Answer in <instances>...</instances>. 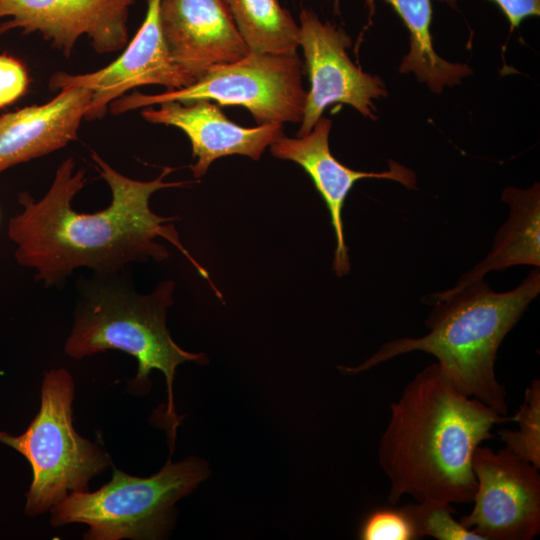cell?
I'll use <instances>...</instances> for the list:
<instances>
[{
    "label": "cell",
    "instance_id": "1",
    "mask_svg": "<svg viewBox=\"0 0 540 540\" xmlns=\"http://www.w3.org/2000/svg\"><path fill=\"white\" fill-rule=\"evenodd\" d=\"M100 176L110 187L109 206L93 213L72 207L73 198L86 183L85 170H75L72 157L58 166L46 194L34 200L19 195L23 210L10 218L7 234L16 245L17 263L33 269L37 282L62 287L73 272L88 268L97 275L123 272L132 263L160 262L169 253L156 240L161 237L176 246L211 285L207 271L183 247L175 227L178 217H162L150 208L153 193L189 182H167L174 169L165 167L151 181L129 178L103 160L91 155Z\"/></svg>",
    "mask_w": 540,
    "mask_h": 540
},
{
    "label": "cell",
    "instance_id": "2",
    "mask_svg": "<svg viewBox=\"0 0 540 540\" xmlns=\"http://www.w3.org/2000/svg\"><path fill=\"white\" fill-rule=\"evenodd\" d=\"M507 421L509 416L463 394L437 362L422 369L391 403L380 438L388 502L396 505L404 495L416 502H472L474 451L493 438L495 424Z\"/></svg>",
    "mask_w": 540,
    "mask_h": 540
},
{
    "label": "cell",
    "instance_id": "3",
    "mask_svg": "<svg viewBox=\"0 0 540 540\" xmlns=\"http://www.w3.org/2000/svg\"><path fill=\"white\" fill-rule=\"evenodd\" d=\"M540 292L539 268L513 290L495 292L484 279L449 294L429 296L434 308L421 337H403L384 343L356 367H339L356 374L397 356L421 351L437 363L466 396L508 416L506 391L497 380L495 361L502 341Z\"/></svg>",
    "mask_w": 540,
    "mask_h": 540
},
{
    "label": "cell",
    "instance_id": "4",
    "mask_svg": "<svg viewBox=\"0 0 540 540\" xmlns=\"http://www.w3.org/2000/svg\"><path fill=\"white\" fill-rule=\"evenodd\" d=\"M124 272L80 277L74 322L64 351L74 359L107 350L133 356L138 370L129 383V391L138 395L150 390L151 371H161L167 387L163 418L173 452L176 428L180 425L173 395L176 368L185 362L205 364L207 358L203 353L183 350L170 335L166 319L173 304L174 281H163L152 292L140 294Z\"/></svg>",
    "mask_w": 540,
    "mask_h": 540
},
{
    "label": "cell",
    "instance_id": "5",
    "mask_svg": "<svg viewBox=\"0 0 540 540\" xmlns=\"http://www.w3.org/2000/svg\"><path fill=\"white\" fill-rule=\"evenodd\" d=\"M209 475L207 464L191 456L169 458L150 477L131 476L113 467L111 480L98 490L73 491L51 510L53 527L83 523L85 540L163 538L174 520V505Z\"/></svg>",
    "mask_w": 540,
    "mask_h": 540
},
{
    "label": "cell",
    "instance_id": "6",
    "mask_svg": "<svg viewBox=\"0 0 540 540\" xmlns=\"http://www.w3.org/2000/svg\"><path fill=\"white\" fill-rule=\"evenodd\" d=\"M75 384L65 368L45 373L40 409L28 428L14 436L0 431V442L23 455L32 469L25 513L37 516L68 492L88 490V482L110 464L109 454L73 427Z\"/></svg>",
    "mask_w": 540,
    "mask_h": 540
},
{
    "label": "cell",
    "instance_id": "7",
    "mask_svg": "<svg viewBox=\"0 0 540 540\" xmlns=\"http://www.w3.org/2000/svg\"><path fill=\"white\" fill-rule=\"evenodd\" d=\"M307 92L302 86V62L298 54H268L250 51L244 58L219 64L184 88L148 95L139 92L121 96L110 104L114 115L176 101H215L248 109L256 122H301Z\"/></svg>",
    "mask_w": 540,
    "mask_h": 540
},
{
    "label": "cell",
    "instance_id": "8",
    "mask_svg": "<svg viewBox=\"0 0 540 540\" xmlns=\"http://www.w3.org/2000/svg\"><path fill=\"white\" fill-rule=\"evenodd\" d=\"M471 512L459 521L484 540H532L540 533L539 469L506 448L478 446Z\"/></svg>",
    "mask_w": 540,
    "mask_h": 540
},
{
    "label": "cell",
    "instance_id": "9",
    "mask_svg": "<svg viewBox=\"0 0 540 540\" xmlns=\"http://www.w3.org/2000/svg\"><path fill=\"white\" fill-rule=\"evenodd\" d=\"M299 46L302 47L310 90L297 136L308 134L325 109L347 104L364 117L377 119L373 100L387 96L383 81L361 70L346 51L351 39L342 29L321 21L308 9L299 14Z\"/></svg>",
    "mask_w": 540,
    "mask_h": 540
},
{
    "label": "cell",
    "instance_id": "10",
    "mask_svg": "<svg viewBox=\"0 0 540 540\" xmlns=\"http://www.w3.org/2000/svg\"><path fill=\"white\" fill-rule=\"evenodd\" d=\"M136 0H0V35L13 29L39 32L69 57L86 35L97 53L122 50L128 43V12Z\"/></svg>",
    "mask_w": 540,
    "mask_h": 540
},
{
    "label": "cell",
    "instance_id": "11",
    "mask_svg": "<svg viewBox=\"0 0 540 540\" xmlns=\"http://www.w3.org/2000/svg\"><path fill=\"white\" fill-rule=\"evenodd\" d=\"M146 1L147 10L141 27L114 62L91 73L57 72L49 80V88L53 91L76 87L92 91L85 115L87 120L103 117L108 105L136 87L161 85L174 90L197 81L176 65L168 52L160 26V0Z\"/></svg>",
    "mask_w": 540,
    "mask_h": 540
},
{
    "label": "cell",
    "instance_id": "12",
    "mask_svg": "<svg viewBox=\"0 0 540 540\" xmlns=\"http://www.w3.org/2000/svg\"><path fill=\"white\" fill-rule=\"evenodd\" d=\"M331 126L330 119L321 117L308 134L298 138L283 135L270 145V151L276 158L290 160L301 166L324 200L336 238L333 270L341 277L350 271L342 212L354 184L364 178H378L416 189V174L393 160H389V169L382 172L356 171L345 166L330 151Z\"/></svg>",
    "mask_w": 540,
    "mask_h": 540
},
{
    "label": "cell",
    "instance_id": "13",
    "mask_svg": "<svg viewBox=\"0 0 540 540\" xmlns=\"http://www.w3.org/2000/svg\"><path fill=\"white\" fill-rule=\"evenodd\" d=\"M159 18L172 60L196 80L250 52L223 0H160Z\"/></svg>",
    "mask_w": 540,
    "mask_h": 540
},
{
    "label": "cell",
    "instance_id": "14",
    "mask_svg": "<svg viewBox=\"0 0 540 540\" xmlns=\"http://www.w3.org/2000/svg\"><path fill=\"white\" fill-rule=\"evenodd\" d=\"M144 107L141 115L148 122L175 126L190 139L195 178L203 176L213 161L229 155L260 159L265 149L283 136L280 123H263L256 127H242L231 120L216 104L206 100L189 103L176 101Z\"/></svg>",
    "mask_w": 540,
    "mask_h": 540
},
{
    "label": "cell",
    "instance_id": "15",
    "mask_svg": "<svg viewBox=\"0 0 540 540\" xmlns=\"http://www.w3.org/2000/svg\"><path fill=\"white\" fill-rule=\"evenodd\" d=\"M91 99L90 89L69 88L43 105L1 115L0 172L76 140Z\"/></svg>",
    "mask_w": 540,
    "mask_h": 540
},
{
    "label": "cell",
    "instance_id": "16",
    "mask_svg": "<svg viewBox=\"0 0 540 540\" xmlns=\"http://www.w3.org/2000/svg\"><path fill=\"white\" fill-rule=\"evenodd\" d=\"M502 200L510 213L500 227L494 244L485 259L460 277L452 288L440 295H449L482 280L491 271H500L516 265H540V188L539 183L528 189L508 187Z\"/></svg>",
    "mask_w": 540,
    "mask_h": 540
},
{
    "label": "cell",
    "instance_id": "17",
    "mask_svg": "<svg viewBox=\"0 0 540 540\" xmlns=\"http://www.w3.org/2000/svg\"><path fill=\"white\" fill-rule=\"evenodd\" d=\"M375 1L365 0L368 7V26L375 13ZM391 6L409 32V50L399 66L401 73H414L434 93H441L445 86L461 83L472 74L469 66L451 63L441 58L433 47L431 0H383Z\"/></svg>",
    "mask_w": 540,
    "mask_h": 540
},
{
    "label": "cell",
    "instance_id": "18",
    "mask_svg": "<svg viewBox=\"0 0 540 540\" xmlns=\"http://www.w3.org/2000/svg\"><path fill=\"white\" fill-rule=\"evenodd\" d=\"M223 1L250 51L268 54L296 52L299 25L278 0Z\"/></svg>",
    "mask_w": 540,
    "mask_h": 540
},
{
    "label": "cell",
    "instance_id": "19",
    "mask_svg": "<svg viewBox=\"0 0 540 540\" xmlns=\"http://www.w3.org/2000/svg\"><path fill=\"white\" fill-rule=\"evenodd\" d=\"M518 430L498 431L505 448L519 458L540 468V381L534 379L526 388L519 410L510 417Z\"/></svg>",
    "mask_w": 540,
    "mask_h": 540
},
{
    "label": "cell",
    "instance_id": "20",
    "mask_svg": "<svg viewBox=\"0 0 540 540\" xmlns=\"http://www.w3.org/2000/svg\"><path fill=\"white\" fill-rule=\"evenodd\" d=\"M403 507L420 538L429 536L437 540H484L453 517L455 509L451 504L415 501Z\"/></svg>",
    "mask_w": 540,
    "mask_h": 540
},
{
    "label": "cell",
    "instance_id": "21",
    "mask_svg": "<svg viewBox=\"0 0 540 540\" xmlns=\"http://www.w3.org/2000/svg\"><path fill=\"white\" fill-rule=\"evenodd\" d=\"M361 540H417L415 526L404 507H382L372 510L363 519L359 532Z\"/></svg>",
    "mask_w": 540,
    "mask_h": 540
},
{
    "label": "cell",
    "instance_id": "22",
    "mask_svg": "<svg viewBox=\"0 0 540 540\" xmlns=\"http://www.w3.org/2000/svg\"><path fill=\"white\" fill-rule=\"evenodd\" d=\"M28 86L23 64L8 55H0V108L19 99Z\"/></svg>",
    "mask_w": 540,
    "mask_h": 540
},
{
    "label": "cell",
    "instance_id": "23",
    "mask_svg": "<svg viewBox=\"0 0 540 540\" xmlns=\"http://www.w3.org/2000/svg\"><path fill=\"white\" fill-rule=\"evenodd\" d=\"M457 9V0H436ZM496 4L507 18L510 31L518 28L528 17L540 15V0H489Z\"/></svg>",
    "mask_w": 540,
    "mask_h": 540
},
{
    "label": "cell",
    "instance_id": "24",
    "mask_svg": "<svg viewBox=\"0 0 540 540\" xmlns=\"http://www.w3.org/2000/svg\"><path fill=\"white\" fill-rule=\"evenodd\" d=\"M333 1H334V11L336 14H339L340 0H333Z\"/></svg>",
    "mask_w": 540,
    "mask_h": 540
}]
</instances>
